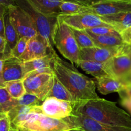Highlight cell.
<instances>
[{
  "mask_svg": "<svg viewBox=\"0 0 131 131\" xmlns=\"http://www.w3.org/2000/svg\"><path fill=\"white\" fill-rule=\"evenodd\" d=\"M52 68L54 75L71 93L75 102L100 98L93 80L82 74L72 64L61 59L56 53L54 56Z\"/></svg>",
  "mask_w": 131,
  "mask_h": 131,
  "instance_id": "6da1fadb",
  "label": "cell"
},
{
  "mask_svg": "<svg viewBox=\"0 0 131 131\" xmlns=\"http://www.w3.org/2000/svg\"><path fill=\"white\" fill-rule=\"evenodd\" d=\"M74 111L103 124L131 128L130 114L118 107L116 102L106 99L75 102Z\"/></svg>",
  "mask_w": 131,
  "mask_h": 131,
  "instance_id": "7a4b0ae2",
  "label": "cell"
},
{
  "mask_svg": "<svg viewBox=\"0 0 131 131\" xmlns=\"http://www.w3.org/2000/svg\"><path fill=\"white\" fill-rule=\"evenodd\" d=\"M52 42L59 52L72 64L78 66L80 61V48L71 27L57 17L52 32Z\"/></svg>",
  "mask_w": 131,
  "mask_h": 131,
  "instance_id": "3957f363",
  "label": "cell"
},
{
  "mask_svg": "<svg viewBox=\"0 0 131 131\" xmlns=\"http://www.w3.org/2000/svg\"><path fill=\"white\" fill-rule=\"evenodd\" d=\"M14 128L18 131H70L74 128L64 119H57L42 113H32Z\"/></svg>",
  "mask_w": 131,
  "mask_h": 131,
  "instance_id": "277c9868",
  "label": "cell"
},
{
  "mask_svg": "<svg viewBox=\"0 0 131 131\" xmlns=\"http://www.w3.org/2000/svg\"><path fill=\"white\" fill-rule=\"evenodd\" d=\"M16 5L26 12L34 21L38 34L47 40L50 46L54 48L52 32L57 17L47 16L36 8L29 0H15Z\"/></svg>",
  "mask_w": 131,
  "mask_h": 131,
  "instance_id": "5b68a950",
  "label": "cell"
},
{
  "mask_svg": "<svg viewBox=\"0 0 131 131\" xmlns=\"http://www.w3.org/2000/svg\"><path fill=\"white\" fill-rule=\"evenodd\" d=\"M10 21L18 34L19 39L25 37L31 38L38 33L34 21L30 15L18 5L8 7Z\"/></svg>",
  "mask_w": 131,
  "mask_h": 131,
  "instance_id": "8992f818",
  "label": "cell"
},
{
  "mask_svg": "<svg viewBox=\"0 0 131 131\" xmlns=\"http://www.w3.org/2000/svg\"><path fill=\"white\" fill-rule=\"evenodd\" d=\"M54 73L26 76L23 79L26 93L37 96L43 101L54 84Z\"/></svg>",
  "mask_w": 131,
  "mask_h": 131,
  "instance_id": "52a82bcc",
  "label": "cell"
},
{
  "mask_svg": "<svg viewBox=\"0 0 131 131\" xmlns=\"http://www.w3.org/2000/svg\"><path fill=\"white\" fill-rule=\"evenodd\" d=\"M64 119L74 128V131H131V128L99 123L74 110L70 116Z\"/></svg>",
  "mask_w": 131,
  "mask_h": 131,
  "instance_id": "ba28073f",
  "label": "cell"
},
{
  "mask_svg": "<svg viewBox=\"0 0 131 131\" xmlns=\"http://www.w3.org/2000/svg\"><path fill=\"white\" fill-rule=\"evenodd\" d=\"M131 10V1L128 0H97L86 6V13L99 16H106Z\"/></svg>",
  "mask_w": 131,
  "mask_h": 131,
  "instance_id": "9c48e42d",
  "label": "cell"
},
{
  "mask_svg": "<svg viewBox=\"0 0 131 131\" xmlns=\"http://www.w3.org/2000/svg\"><path fill=\"white\" fill-rule=\"evenodd\" d=\"M58 17L69 26L76 29L86 30L97 26H111L101 17L92 13L59 15Z\"/></svg>",
  "mask_w": 131,
  "mask_h": 131,
  "instance_id": "30bf717a",
  "label": "cell"
},
{
  "mask_svg": "<svg viewBox=\"0 0 131 131\" xmlns=\"http://www.w3.org/2000/svg\"><path fill=\"white\" fill-rule=\"evenodd\" d=\"M74 103L49 97L43 100L41 104V108L42 113L47 116L65 119L72 114Z\"/></svg>",
  "mask_w": 131,
  "mask_h": 131,
  "instance_id": "8fae6325",
  "label": "cell"
},
{
  "mask_svg": "<svg viewBox=\"0 0 131 131\" xmlns=\"http://www.w3.org/2000/svg\"><path fill=\"white\" fill-rule=\"evenodd\" d=\"M54 51H55L54 49L50 46L47 40L37 33L29 39L26 49L19 59L21 61L26 62L43 57Z\"/></svg>",
  "mask_w": 131,
  "mask_h": 131,
  "instance_id": "7c38bea8",
  "label": "cell"
},
{
  "mask_svg": "<svg viewBox=\"0 0 131 131\" xmlns=\"http://www.w3.org/2000/svg\"><path fill=\"white\" fill-rule=\"evenodd\" d=\"M109 76L123 82L131 71V59L127 55L116 54L104 63Z\"/></svg>",
  "mask_w": 131,
  "mask_h": 131,
  "instance_id": "4fadbf2b",
  "label": "cell"
},
{
  "mask_svg": "<svg viewBox=\"0 0 131 131\" xmlns=\"http://www.w3.org/2000/svg\"><path fill=\"white\" fill-rule=\"evenodd\" d=\"M119 48H102L94 46L81 48L80 49L81 60L105 63L118 53Z\"/></svg>",
  "mask_w": 131,
  "mask_h": 131,
  "instance_id": "5bb4252c",
  "label": "cell"
},
{
  "mask_svg": "<svg viewBox=\"0 0 131 131\" xmlns=\"http://www.w3.org/2000/svg\"><path fill=\"white\" fill-rule=\"evenodd\" d=\"M3 78L5 83L10 81L24 79L23 62L14 57L5 59L3 68Z\"/></svg>",
  "mask_w": 131,
  "mask_h": 131,
  "instance_id": "9a60e30c",
  "label": "cell"
},
{
  "mask_svg": "<svg viewBox=\"0 0 131 131\" xmlns=\"http://www.w3.org/2000/svg\"><path fill=\"white\" fill-rule=\"evenodd\" d=\"M95 80L97 89L102 95H107L113 92L119 93L124 90L126 86V84L110 76L97 77L95 78Z\"/></svg>",
  "mask_w": 131,
  "mask_h": 131,
  "instance_id": "2e32d148",
  "label": "cell"
},
{
  "mask_svg": "<svg viewBox=\"0 0 131 131\" xmlns=\"http://www.w3.org/2000/svg\"><path fill=\"white\" fill-rule=\"evenodd\" d=\"M32 113H42L40 105H19L7 113L12 123V127L23 123Z\"/></svg>",
  "mask_w": 131,
  "mask_h": 131,
  "instance_id": "e0dca14e",
  "label": "cell"
},
{
  "mask_svg": "<svg viewBox=\"0 0 131 131\" xmlns=\"http://www.w3.org/2000/svg\"><path fill=\"white\" fill-rule=\"evenodd\" d=\"M3 20L5 24V39L6 40V47L1 58L5 60L12 57V51L17 43L19 37L16 30L10 21L8 11L3 17Z\"/></svg>",
  "mask_w": 131,
  "mask_h": 131,
  "instance_id": "ac0fdd59",
  "label": "cell"
},
{
  "mask_svg": "<svg viewBox=\"0 0 131 131\" xmlns=\"http://www.w3.org/2000/svg\"><path fill=\"white\" fill-rule=\"evenodd\" d=\"M101 17L120 33L131 27V10Z\"/></svg>",
  "mask_w": 131,
  "mask_h": 131,
  "instance_id": "d6986e66",
  "label": "cell"
},
{
  "mask_svg": "<svg viewBox=\"0 0 131 131\" xmlns=\"http://www.w3.org/2000/svg\"><path fill=\"white\" fill-rule=\"evenodd\" d=\"M56 53V51H54L43 57L23 62L24 77L33 71L46 67H52L54 56Z\"/></svg>",
  "mask_w": 131,
  "mask_h": 131,
  "instance_id": "ffe728a7",
  "label": "cell"
},
{
  "mask_svg": "<svg viewBox=\"0 0 131 131\" xmlns=\"http://www.w3.org/2000/svg\"><path fill=\"white\" fill-rule=\"evenodd\" d=\"M92 37L95 45L102 48H119L122 46L125 42L121 35H96L88 33Z\"/></svg>",
  "mask_w": 131,
  "mask_h": 131,
  "instance_id": "44dd1931",
  "label": "cell"
},
{
  "mask_svg": "<svg viewBox=\"0 0 131 131\" xmlns=\"http://www.w3.org/2000/svg\"><path fill=\"white\" fill-rule=\"evenodd\" d=\"M77 66L81 68L86 73L91 74L95 78L102 76H109L106 72L104 63L80 60Z\"/></svg>",
  "mask_w": 131,
  "mask_h": 131,
  "instance_id": "7402d4cb",
  "label": "cell"
},
{
  "mask_svg": "<svg viewBox=\"0 0 131 131\" xmlns=\"http://www.w3.org/2000/svg\"><path fill=\"white\" fill-rule=\"evenodd\" d=\"M49 97H54L59 100H64V101L75 102L71 93L59 81V80L56 78L55 75L54 76V84L50 92L47 95L46 98Z\"/></svg>",
  "mask_w": 131,
  "mask_h": 131,
  "instance_id": "603a6c76",
  "label": "cell"
},
{
  "mask_svg": "<svg viewBox=\"0 0 131 131\" xmlns=\"http://www.w3.org/2000/svg\"><path fill=\"white\" fill-rule=\"evenodd\" d=\"M5 87L12 98L18 99L24 96L26 92L23 80L10 81L5 83Z\"/></svg>",
  "mask_w": 131,
  "mask_h": 131,
  "instance_id": "cb8c5ba5",
  "label": "cell"
},
{
  "mask_svg": "<svg viewBox=\"0 0 131 131\" xmlns=\"http://www.w3.org/2000/svg\"><path fill=\"white\" fill-rule=\"evenodd\" d=\"M71 28L79 48L81 49L95 46L92 37L85 30L76 29L72 27Z\"/></svg>",
  "mask_w": 131,
  "mask_h": 131,
  "instance_id": "d4e9b609",
  "label": "cell"
},
{
  "mask_svg": "<svg viewBox=\"0 0 131 131\" xmlns=\"http://www.w3.org/2000/svg\"><path fill=\"white\" fill-rule=\"evenodd\" d=\"M86 6L75 3L63 1L60 6V15H72L86 13Z\"/></svg>",
  "mask_w": 131,
  "mask_h": 131,
  "instance_id": "484cf974",
  "label": "cell"
},
{
  "mask_svg": "<svg viewBox=\"0 0 131 131\" xmlns=\"http://www.w3.org/2000/svg\"><path fill=\"white\" fill-rule=\"evenodd\" d=\"M87 33L96 35H120L115 29L111 26H97L94 28H88L85 30Z\"/></svg>",
  "mask_w": 131,
  "mask_h": 131,
  "instance_id": "4316f807",
  "label": "cell"
},
{
  "mask_svg": "<svg viewBox=\"0 0 131 131\" xmlns=\"http://www.w3.org/2000/svg\"><path fill=\"white\" fill-rule=\"evenodd\" d=\"M28 41H29V38H28V37H20L18 40V42L17 43V44L15 45L14 48L12 51L11 56L19 59L20 57V56L25 51L27 47V45H28Z\"/></svg>",
  "mask_w": 131,
  "mask_h": 131,
  "instance_id": "83f0119b",
  "label": "cell"
},
{
  "mask_svg": "<svg viewBox=\"0 0 131 131\" xmlns=\"http://www.w3.org/2000/svg\"><path fill=\"white\" fill-rule=\"evenodd\" d=\"M12 123L7 113L0 114V131H10Z\"/></svg>",
  "mask_w": 131,
  "mask_h": 131,
  "instance_id": "f1b7e54d",
  "label": "cell"
},
{
  "mask_svg": "<svg viewBox=\"0 0 131 131\" xmlns=\"http://www.w3.org/2000/svg\"><path fill=\"white\" fill-rule=\"evenodd\" d=\"M12 98L5 87H0V105L12 100Z\"/></svg>",
  "mask_w": 131,
  "mask_h": 131,
  "instance_id": "f546056e",
  "label": "cell"
},
{
  "mask_svg": "<svg viewBox=\"0 0 131 131\" xmlns=\"http://www.w3.org/2000/svg\"><path fill=\"white\" fill-rule=\"evenodd\" d=\"M62 1L75 3L84 5V6H90L97 0H62Z\"/></svg>",
  "mask_w": 131,
  "mask_h": 131,
  "instance_id": "4dcf8cb0",
  "label": "cell"
},
{
  "mask_svg": "<svg viewBox=\"0 0 131 131\" xmlns=\"http://www.w3.org/2000/svg\"><path fill=\"white\" fill-rule=\"evenodd\" d=\"M119 94L121 96V98L127 97L131 98V83L126 84V86H125V88L124 89V90L119 92Z\"/></svg>",
  "mask_w": 131,
  "mask_h": 131,
  "instance_id": "1f68e13d",
  "label": "cell"
},
{
  "mask_svg": "<svg viewBox=\"0 0 131 131\" xmlns=\"http://www.w3.org/2000/svg\"><path fill=\"white\" fill-rule=\"evenodd\" d=\"M121 104L131 113V98L127 97L121 98Z\"/></svg>",
  "mask_w": 131,
  "mask_h": 131,
  "instance_id": "d6a6232c",
  "label": "cell"
},
{
  "mask_svg": "<svg viewBox=\"0 0 131 131\" xmlns=\"http://www.w3.org/2000/svg\"><path fill=\"white\" fill-rule=\"evenodd\" d=\"M120 35H121L124 42H127L131 39V27L123 31L122 33H120Z\"/></svg>",
  "mask_w": 131,
  "mask_h": 131,
  "instance_id": "836d02e7",
  "label": "cell"
},
{
  "mask_svg": "<svg viewBox=\"0 0 131 131\" xmlns=\"http://www.w3.org/2000/svg\"><path fill=\"white\" fill-rule=\"evenodd\" d=\"M4 60L0 58V87H5V82L3 78V68Z\"/></svg>",
  "mask_w": 131,
  "mask_h": 131,
  "instance_id": "e575fe53",
  "label": "cell"
},
{
  "mask_svg": "<svg viewBox=\"0 0 131 131\" xmlns=\"http://www.w3.org/2000/svg\"><path fill=\"white\" fill-rule=\"evenodd\" d=\"M8 11V7L0 3V19H3Z\"/></svg>",
  "mask_w": 131,
  "mask_h": 131,
  "instance_id": "d590c367",
  "label": "cell"
},
{
  "mask_svg": "<svg viewBox=\"0 0 131 131\" xmlns=\"http://www.w3.org/2000/svg\"><path fill=\"white\" fill-rule=\"evenodd\" d=\"M6 47V40L4 37L0 36V54H3Z\"/></svg>",
  "mask_w": 131,
  "mask_h": 131,
  "instance_id": "8d00e7d4",
  "label": "cell"
},
{
  "mask_svg": "<svg viewBox=\"0 0 131 131\" xmlns=\"http://www.w3.org/2000/svg\"><path fill=\"white\" fill-rule=\"evenodd\" d=\"M0 3L9 7L13 5H17L15 0H0Z\"/></svg>",
  "mask_w": 131,
  "mask_h": 131,
  "instance_id": "74e56055",
  "label": "cell"
},
{
  "mask_svg": "<svg viewBox=\"0 0 131 131\" xmlns=\"http://www.w3.org/2000/svg\"><path fill=\"white\" fill-rule=\"evenodd\" d=\"M5 24L3 19H0V36L5 38Z\"/></svg>",
  "mask_w": 131,
  "mask_h": 131,
  "instance_id": "f35d334b",
  "label": "cell"
},
{
  "mask_svg": "<svg viewBox=\"0 0 131 131\" xmlns=\"http://www.w3.org/2000/svg\"><path fill=\"white\" fill-rule=\"evenodd\" d=\"M123 83L125 84H128V83H131V75L127 77L123 81Z\"/></svg>",
  "mask_w": 131,
  "mask_h": 131,
  "instance_id": "ab89813d",
  "label": "cell"
},
{
  "mask_svg": "<svg viewBox=\"0 0 131 131\" xmlns=\"http://www.w3.org/2000/svg\"><path fill=\"white\" fill-rule=\"evenodd\" d=\"M10 131H18V130L16 129V128H13V127H12V128H10Z\"/></svg>",
  "mask_w": 131,
  "mask_h": 131,
  "instance_id": "60d3db41",
  "label": "cell"
},
{
  "mask_svg": "<svg viewBox=\"0 0 131 131\" xmlns=\"http://www.w3.org/2000/svg\"><path fill=\"white\" fill-rule=\"evenodd\" d=\"M127 43H129V44H131V39L130 40H129V41H128L127 42Z\"/></svg>",
  "mask_w": 131,
  "mask_h": 131,
  "instance_id": "b9f144b4",
  "label": "cell"
},
{
  "mask_svg": "<svg viewBox=\"0 0 131 131\" xmlns=\"http://www.w3.org/2000/svg\"><path fill=\"white\" fill-rule=\"evenodd\" d=\"M130 75H131V71H130V74H129V75H128V76H130ZM128 76H127V77H128Z\"/></svg>",
  "mask_w": 131,
  "mask_h": 131,
  "instance_id": "7bdbcfd3",
  "label": "cell"
},
{
  "mask_svg": "<svg viewBox=\"0 0 131 131\" xmlns=\"http://www.w3.org/2000/svg\"><path fill=\"white\" fill-rule=\"evenodd\" d=\"M128 1H131V0H128Z\"/></svg>",
  "mask_w": 131,
  "mask_h": 131,
  "instance_id": "ee69618b",
  "label": "cell"
},
{
  "mask_svg": "<svg viewBox=\"0 0 131 131\" xmlns=\"http://www.w3.org/2000/svg\"><path fill=\"white\" fill-rule=\"evenodd\" d=\"M70 131H74V130H70Z\"/></svg>",
  "mask_w": 131,
  "mask_h": 131,
  "instance_id": "f6af8a7d",
  "label": "cell"
}]
</instances>
